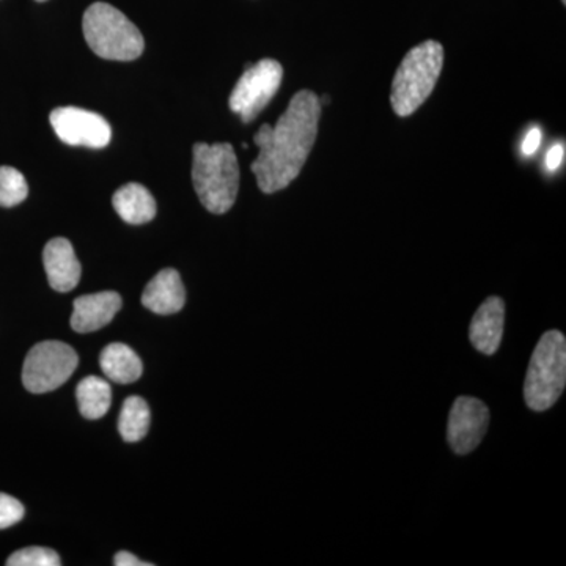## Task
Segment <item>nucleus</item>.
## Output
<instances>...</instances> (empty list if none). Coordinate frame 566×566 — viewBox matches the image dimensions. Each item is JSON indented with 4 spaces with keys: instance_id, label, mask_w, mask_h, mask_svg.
<instances>
[{
    "instance_id": "obj_1",
    "label": "nucleus",
    "mask_w": 566,
    "mask_h": 566,
    "mask_svg": "<svg viewBox=\"0 0 566 566\" xmlns=\"http://www.w3.org/2000/svg\"><path fill=\"white\" fill-rule=\"evenodd\" d=\"M322 99L312 91L293 96L274 126L262 125L255 134L259 158L251 169L264 193L282 191L301 174L318 136Z\"/></svg>"
},
{
    "instance_id": "obj_2",
    "label": "nucleus",
    "mask_w": 566,
    "mask_h": 566,
    "mask_svg": "<svg viewBox=\"0 0 566 566\" xmlns=\"http://www.w3.org/2000/svg\"><path fill=\"white\" fill-rule=\"evenodd\" d=\"M192 182L200 202L212 214L232 210L240 191V164L232 145H193Z\"/></svg>"
},
{
    "instance_id": "obj_3",
    "label": "nucleus",
    "mask_w": 566,
    "mask_h": 566,
    "mask_svg": "<svg viewBox=\"0 0 566 566\" xmlns=\"http://www.w3.org/2000/svg\"><path fill=\"white\" fill-rule=\"evenodd\" d=\"M444 65V46L428 40L412 48L398 66L392 82L390 103L398 117H409L434 91Z\"/></svg>"
},
{
    "instance_id": "obj_4",
    "label": "nucleus",
    "mask_w": 566,
    "mask_h": 566,
    "mask_svg": "<svg viewBox=\"0 0 566 566\" xmlns=\"http://www.w3.org/2000/svg\"><path fill=\"white\" fill-rule=\"evenodd\" d=\"M82 31L88 48L106 61H136L145 50L139 29L111 3H92L85 10Z\"/></svg>"
},
{
    "instance_id": "obj_5",
    "label": "nucleus",
    "mask_w": 566,
    "mask_h": 566,
    "mask_svg": "<svg viewBox=\"0 0 566 566\" xmlns=\"http://www.w3.org/2000/svg\"><path fill=\"white\" fill-rule=\"evenodd\" d=\"M566 385V338L560 331L542 335L524 381V400L535 412L547 411L557 403Z\"/></svg>"
},
{
    "instance_id": "obj_6",
    "label": "nucleus",
    "mask_w": 566,
    "mask_h": 566,
    "mask_svg": "<svg viewBox=\"0 0 566 566\" xmlns=\"http://www.w3.org/2000/svg\"><path fill=\"white\" fill-rule=\"evenodd\" d=\"M80 365V357L62 342H41L33 346L22 367V385L32 394L59 389Z\"/></svg>"
},
{
    "instance_id": "obj_7",
    "label": "nucleus",
    "mask_w": 566,
    "mask_h": 566,
    "mask_svg": "<svg viewBox=\"0 0 566 566\" xmlns=\"http://www.w3.org/2000/svg\"><path fill=\"white\" fill-rule=\"evenodd\" d=\"M282 77V65L274 59H263L255 65H249L230 95V109L244 123L255 120L281 88Z\"/></svg>"
},
{
    "instance_id": "obj_8",
    "label": "nucleus",
    "mask_w": 566,
    "mask_h": 566,
    "mask_svg": "<svg viewBox=\"0 0 566 566\" xmlns=\"http://www.w3.org/2000/svg\"><path fill=\"white\" fill-rule=\"evenodd\" d=\"M50 120L59 139L73 147L104 148L112 139L109 123L95 112L59 107L51 112Z\"/></svg>"
},
{
    "instance_id": "obj_9",
    "label": "nucleus",
    "mask_w": 566,
    "mask_h": 566,
    "mask_svg": "<svg viewBox=\"0 0 566 566\" xmlns=\"http://www.w3.org/2000/svg\"><path fill=\"white\" fill-rule=\"evenodd\" d=\"M490 424V409L474 397H458L447 427V439L457 455L474 452L483 441Z\"/></svg>"
},
{
    "instance_id": "obj_10",
    "label": "nucleus",
    "mask_w": 566,
    "mask_h": 566,
    "mask_svg": "<svg viewBox=\"0 0 566 566\" xmlns=\"http://www.w3.org/2000/svg\"><path fill=\"white\" fill-rule=\"evenodd\" d=\"M122 296L115 292L85 294L74 301L71 327L80 334L103 329L120 312Z\"/></svg>"
},
{
    "instance_id": "obj_11",
    "label": "nucleus",
    "mask_w": 566,
    "mask_h": 566,
    "mask_svg": "<svg viewBox=\"0 0 566 566\" xmlns=\"http://www.w3.org/2000/svg\"><path fill=\"white\" fill-rule=\"evenodd\" d=\"M44 270L52 290L69 293L81 281V263L73 245L65 238H54L43 252Z\"/></svg>"
},
{
    "instance_id": "obj_12",
    "label": "nucleus",
    "mask_w": 566,
    "mask_h": 566,
    "mask_svg": "<svg viewBox=\"0 0 566 566\" xmlns=\"http://www.w3.org/2000/svg\"><path fill=\"white\" fill-rule=\"evenodd\" d=\"M505 326V303L497 296L480 305L469 327V338L476 352L493 356L501 346Z\"/></svg>"
},
{
    "instance_id": "obj_13",
    "label": "nucleus",
    "mask_w": 566,
    "mask_h": 566,
    "mask_svg": "<svg viewBox=\"0 0 566 566\" xmlns=\"http://www.w3.org/2000/svg\"><path fill=\"white\" fill-rule=\"evenodd\" d=\"M186 292L180 274L172 268L163 270L142 293V304L158 315H172L185 307Z\"/></svg>"
},
{
    "instance_id": "obj_14",
    "label": "nucleus",
    "mask_w": 566,
    "mask_h": 566,
    "mask_svg": "<svg viewBox=\"0 0 566 566\" xmlns=\"http://www.w3.org/2000/svg\"><path fill=\"white\" fill-rule=\"evenodd\" d=\"M112 203L123 221L133 223V226L150 222L156 216L155 197L139 182H128V185L122 186L114 193Z\"/></svg>"
},
{
    "instance_id": "obj_15",
    "label": "nucleus",
    "mask_w": 566,
    "mask_h": 566,
    "mask_svg": "<svg viewBox=\"0 0 566 566\" xmlns=\"http://www.w3.org/2000/svg\"><path fill=\"white\" fill-rule=\"evenodd\" d=\"M99 364L104 375L117 385H132L144 371L140 357L128 345L111 344L103 349Z\"/></svg>"
},
{
    "instance_id": "obj_16",
    "label": "nucleus",
    "mask_w": 566,
    "mask_h": 566,
    "mask_svg": "<svg viewBox=\"0 0 566 566\" xmlns=\"http://www.w3.org/2000/svg\"><path fill=\"white\" fill-rule=\"evenodd\" d=\"M77 405L81 415L88 420H98L107 415L112 403V390L98 376L82 379L76 389Z\"/></svg>"
},
{
    "instance_id": "obj_17",
    "label": "nucleus",
    "mask_w": 566,
    "mask_h": 566,
    "mask_svg": "<svg viewBox=\"0 0 566 566\" xmlns=\"http://www.w3.org/2000/svg\"><path fill=\"white\" fill-rule=\"evenodd\" d=\"M150 422L151 415L147 401L137 395L126 398L118 419V431L123 441L139 442L147 436Z\"/></svg>"
},
{
    "instance_id": "obj_18",
    "label": "nucleus",
    "mask_w": 566,
    "mask_h": 566,
    "mask_svg": "<svg viewBox=\"0 0 566 566\" xmlns=\"http://www.w3.org/2000/svg\"><path fill=\"white\" fill-rule=\"evenodd\" d=\"M29 186L24 175L14 167H0V207L11 208L24 202Z\"/></svg>"
},
{
    "instance_id": "obj_19",
    "label": "nucleus",
    "mask_w": 566,
    "mask_h": 566,
    "mask_svg": "<svg viewBox=\"0 0 566 566\" xmlns=\"http://www.w3.org/2000/svg\"><path fill=\"white\" fill-rule=\"evenodd\" d=\"M7 565L9 566H59L61 565V558H59L57 553L50 549V547H24V549L17 551V553L11 554L9 560H7Z\"/></svg>"
},
{
    "instance_id": "obj_20",
    "label": "nucleus",
    "mask_w": 566,
    "mask_h": 566,
    "mask_svg": "<svg viewBox=\"0 0 566 566\" xmlns=\"http://www.w3.org/2000/svg\"><path fill=\"white\" fill-rule=\"evenodd\" d=\"M24 513V505L18 499L0 493V531L20 523Z\"/></svg>"
},
{
    "instance_id": "obj_21",
    "label": "nucleus",
    "mask_w": 566,
    "mask_h": 566,
    "mask_svg": "<svg viewBox=\"0 0 566 566\" xmlns=\"http://www.w3.org/2000/svg\"><path fill=\"white\" fill-rule=\"evenodd\" d=\"M565 159V145L556 144L554 147H551V150L547 151L546 155V169L549 172H556V170L560 169L562 164H564Z\"/></svg>"
},
{
    "instance_id": "obj_22",
    "label": "nucleus",
    "mask_w": 566,
    "mask_h": 566,
    "mask_svg": "<svg viewBox=\"0 0 566 566\" xmlns=\"http://www.w3.org/2000/svg\"><path fill=\"white\" fill-rule=\"evenodd\" d=\"M543 134L539 128H532L531 132L527 133V136L524 137L523 150L524 155L532 156L534 153L538 151L539 145H542Z\"/></svg>"
},
{
    "instance_id": "obj_23",
    "label": "nucleus",
    "mask_w": 566,
    "mask_h": 566,
    "mask_svg": "<svg viewBox=\"0 0 566 566\" xmlns=\"http://www.w3.org/2000/svg\"><path fill=\"white\" fill-rule=\"evenodd\" d=\"M115 566H151V564H145L140 558L134 556V554L128 553V551H122L114 558Z\"/></svg>"
},
{
    "instance_id": "obj_24",
    "label": "nucleus",
    "mask_w": 566,
    "mask_h": 566,
    "mask_svg": "<svg viewBox=\"0 0 566 566\" xmlns=\"http://www.w3.org/2000/svg\"><path fill=\"white\" fill-rule=\"evenodd\" d=\"M36 2H46V0H36Z\"/></svg>"
},
{
    "instance_id": "obj_25",
    "label": "nucleus",
    "mask_w": 566,
    "mask_h": 566,
    "mask_svg": "<svg viewBox=\"0 0 566 566\" xmlns=\"http://www.w3.org/2000/svg\"><path fill=\"white\" fill-rule=\"evenodd\" d=\"M562 2H564V3H565V2H566V0H562Z\"/></svg>"
}]
</instances>
